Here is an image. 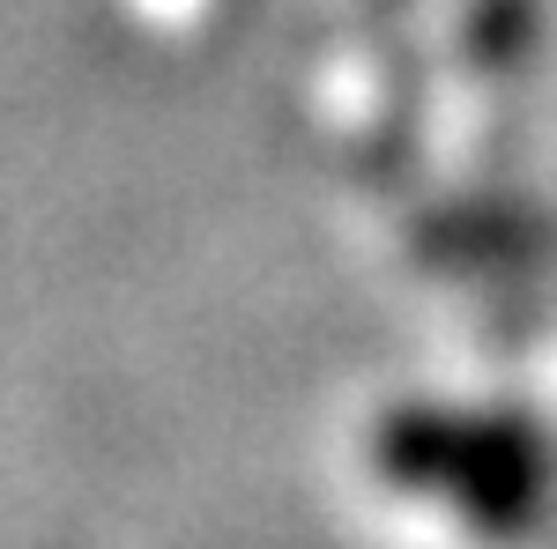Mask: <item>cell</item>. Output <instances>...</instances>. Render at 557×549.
Returning a JSON list of instances; mask_svg holds the SVG:
<instances>
[{"mask_svg": "<svg viewBox=\"0 0 557 549\" xmlns=\"http://www.w3.org/2000/svg\"><path fill=\"white\" fill-rule=\"evenodd\" d=\"M372 467L394 490L461 506L475 527H528L543 506V446L513 416L394 409L372 431Z\"/></svg>", "mask_w": 557, "mask_h": 549, "instance_id": "6da1fadb", "label": "cell"}, {"mask_svg": "<svg viewBox=\"0 0 557 549\" xmlns=\"http://www.w3.org/2000/svg\"><path fill=\"white\" fill-rule=\"evenodd\" d=\"M520 45H528V0H483L469 23V52L498 67V60H513Z\"/></svg>", "mask_w": 557, "mask_h": 549, "instance_id": "7a4b0ae2", "label": "cell"}]
</instances>
